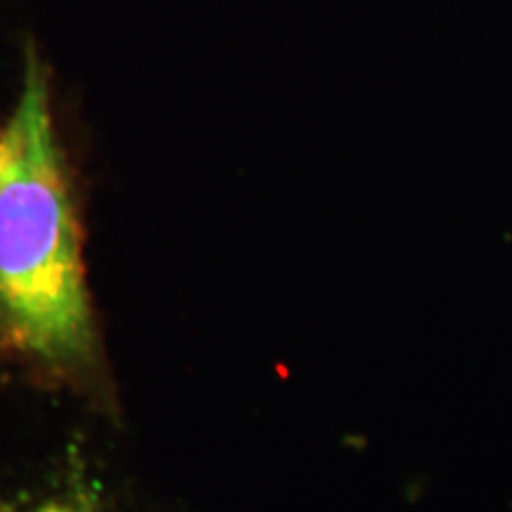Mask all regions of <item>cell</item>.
<instances>
[{
    "label": "cell",
    "mask_w": 512,
    "mask_h": 512,
    "mask_svg": "<svg viewBox=\"0 0 512 512\" xmlns=\"http://www.w3.org/2000/svg\"><path fill=\"white\" fill-rule=\"evenodd\" d=\"M0 342L60 373L93 366L98 349L72 178L34 48L0 128Z\"/></svg>",
    "instance_id": "1"
},
{
    "label": "cell",
    "mask_w": 512,
    "mask_h": 512,
    "mask_svg": "<svg viewBox=\"0 0 512 512\" xmlns=\"http://www.w3.org/2000/svg\"><path fill=\"white\" fill-rule=\"evenodd\" d=\"M0 512H3V510H0Z\"/></svg>",
    "instance_id": "2"
}]
</instances>
